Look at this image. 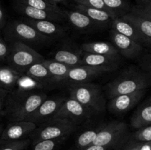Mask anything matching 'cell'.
I'll list each match as a JSON object with an SVG mask.
<instances>
[{
  "label": "cell",
  "instance_id": "6da1fadb",
  "mask_svg": "<svg viewBox=\"0 0 151 150\" xmlns=\"http://www.w3.org/2000/svg\"><path fill=\"white\" fill-rule=\"evenodd\" d=\"M151 85V77L147 74L136 69H128L106 85L109 99L122 94L146 90Z\"/></svg>",
  "mask_w": 151,
  "mask_h": 150
},
{
  "label": "cell",
  "instance_id": "7a4b0ae2",
  "mask_svg": "<svg viewBox=\"0 0 151 150\" xmlns=\"http://www.w3.org/2000/svg\"><path fill=\"white\" fill-rule=\"evenodd\" d=\"M47 98V94L44 91H33L16 96L8 94L4 113L10 121L27 120Z\"/></svg>",
  "mask_w": 151,
  "mask_h": 150
},
{
  "label": "cell",
  "instance_id": "3957f363",
  "mask_svg": "<svg viewBox=\"0 0 151 150\" xmlns=\"http://www.w3.org/2000/svg\"><path fill=\"white\" fill-rule=\"evenodd\" d=\"M69 96L72 97L91 113H101L106 110V102L100 86L90 82L69 84Z\"/></svg>",
  "mask_w": 151,
  "mask_h": 150
},
{
  "label": "cell",
  "instance_id": "277c9868",
  "mask_svg": "<svg viewBox=\"0 0 151 150\" xmlns=\"http://www.w3.org/2000/svg\"><path fill=\"white\" fill-rule=\"evenodd\" d=\"M3 29L6 39L11 41V43L21 42L29 46H32V45L38 46L52 41V39L39 33L22 19L7 23Z\"/></svg>",
  "mask_w": 151,
  "mask_h": 150
},
{
  "label": "cell",
  "instance_id": "5b68a950",
  "mask_svg": "<svg viewBox=\"0 0 151 150\" xmlns=\"http://www.w3.org/2000/svg\"><path fill=\"white\" fill-rule=\"evenodd\" d=\"M76 129V124L62 118H52L40 124L29 136L32 143L41 140L68 138Z\"/></svg>",
  "mask_w": 151,
  "mask_h": 150
},
{
  "label": "cell",
  "instance_id": "8992f818",
  "mask_svg": "<svg viewBox=\"0 0 151 150\" xmlns=\"http://www.w3.org/2000/svg\"><path fill=\"white\" fill-rule=\"evenodd\" d=\"M44 59V56L32 46L21 42H12L6 63L17 71L24 73L29 66Z\"/></svg>",
  "mask_w": 151,
  "mask_h": 150
},
{
  "label": "cell",
  "instance_id": "52a82bcc",
  "mask_svg": "<svg viewBox=\"0 0 151 150\" xmlns=\"http://www.w3.org/2000/svg\"><path fill=\"white\" fill-rule=\"evenodd\" d=\"M127 135L128 126L125 122L111 121L102 125L93 144L111 149L121 147L126 141Z\"/></svg>",
  "mask_w": 151,
  "mask_h": 150
},
{
  "label": "cell",
  "instance_id": "ba28073f",
  "mask_svg": "<svg viewBox=\"0 0 151 150\" xmlns=\"http://www.w3.org/2000/svg\"><path fill=\"white\" fill-rule=\"evenodd\" d=\"M93 113L72 97L65 98L52 118H62L73 123L81 122L91 117Z\"/></svg>",
  "mask_w": 151,
  "mask_h": 150
},
{
  "label": "cell",
  "instance_id": "9c48e42d",
  "mask_svg": "<svg viewBox=\"0 0 151 150\" xmlns=\"http://www.w3.org/2000/svg\"><path fill=\"white\" fill-rule=\"evenodd\" d=\"M122 17L129 21L136 26L142 38L144 46L151 49V18L150 16L136 6L131 8L129 13Z\"/></svg>",
  "mask_w": 151,
  "mask_h": 150
},
{
  "label": "cell",
  "instance_id": "30bf717a",
  "mask_svg": "<svg viewBox=\"0 0 151 150\" xmlns=\"http://www.w3.org/2000/svg\"><path fill=\"white\" fill-rule=\"evenodd\" d=\"M112 44L117 49L119 54L127 59L137 58L143 50V46L128 37L117 33L111 29Z\"/></svg>",
  "mask_w": 151,
  "mask_h": 150
},
{
  "label": "cell",
  "instance_id": "8fae6325",
  "mask_svg": "<svg viewBox=\"0 0 151 150\" xmlns=\"http://www.w3.org/2000/svg\"><path fill=\"white\" fill-rule=\"evenodd\" d=\"M37 125L27 120L10 121L3 129L0 141H13L25 139L36 129Z\"/></svg>",
  "mask_w": 151,
  "mask_h": 150
},
{
  "label": "cell",
  "instance_id": "7c38bea8",
  "mask_svg": "<svg viewBox=\"0 0 151 150\" xmlns=\"http://www.w3.org/2000/svg\"><path fill=\"white\" fill-rule=\"evenodd\" d=\"M146 93V90L122 94L110 99L108 104V109L114 114H122L132 109L142 99Z\"/></svg>",
  "mask_w": 151,
  "mask_h": 150
},
{
  "label": "cell",
  "instance_id": "4fadbf2b",
  "mask_svg": "<svg viewBox=\"0 0 151 150\" xmlns=\"http://www.w3.org/2000/svg\"><path fill=\"white\" fill-rule=\"evenodd\" d=\"M64 99V97L60 96L47 98L27 121L32 122L36 125L41 124L54 116Z\"/></svg>",
  "mask_w": 151,
  "mask_h": 150
},
{
  "label": "cell",
  "instance_id": "5bb4252c",
  "mask_svg": "<svg viewBox=\"0 0 151 150\" xmlns=\"http://www.w3.org/2000/svg\"><path fill=\"white\" fill-rule=\"evenodd\" d=\"M110 72L103 68L92 67L88 66H79L71 68L68 71L63 83L69 85L74 83H82L89 82L102 74Z\"/></svg>",
  "mask_w": 151,
  "mask_h": 150
},
{
  "label": "cell",
  "instance_id": "9a60e30c",
  "mask_svg": "<svg viewBox=\"0 0 151 150\" xmlns=\"http://www.w3.org/2000/svg\"><path fill=\"white\" fill-rule=\"evenodd\" d=\"M22 20L32 26L39 33L50 39L59 38L63 37L66 34V27L58 23V21L49 20H34V19L22 18Z\"/></svg>",
  "mask_w": 151,
  "mask_h": 150
},
{
  "label": "cell",
  "instance_id": "2e32d148",
  "mask_svg": "<svg viewBox=\"0 0 151 150\" xmlns=\"http://www.w3.org/2000/svg\"><path fill=\"white\" fill-rule=\"evenodd\" d=\"M47 89H52L47 84L38 80L24 73H22L16 81L13 89L9 92V95L16 96L33 91H44Z\"/></svg>",
  "mask_w": 151,
  "mask_h": 150
},
{
  "label": "cell",
  "instance_id": "e0dca14e",
  "mask_svg": "<svg viewBox=\"0 0 151 150\" xmlns=\"http://www.w3.org/2000/svg\"><path fill=\"white\" fill-rule=\"evenodd\" d=\"M14 9L24 18L34 20H49L60 22L65 19L63 15L60 13L40 10L17 1H14Z\"/></svg>",
  "mask_w": 151,
  "mask_h": 150
},
{
  "label": "cell",
  "instance_id": "ac0fdd59",
  "mask_svg": "<svg viewBox=\"0 0 151 150\" xmlns=\"http://www.w3.org/2000/svg\"><path fill=\"white\" fill-rule=\"evenodd\" d=\"M119 63V57L83 52L81 66L103 68V69H108L109 71H113L117 69Z\"/></svg>",
  "mask_w": 151,
  "mask_h": 150
},
{
  "label": "cell",
  "instance_id": "d6986e66",
  "mask_svg": "<svg viewBox=\"0 0 151 150\" xmlns=\"http://www.w3.org/2000/svg\"><path fill=\"white\" fill-rule=\"evenodd\" d=\"M64 19L78 30L81 32H93L100 27L86 15L78 10H63Z\"/></svg>",
  "mask_w": 151,
  "mask_h": 150
},
{
  "label": "cell",
  "instance_id": "ffe728a7",
  "mask_svg": "<svg viewBox=\"0 0 151 150\" xmlns=\"http://www.w3.org/2000/svg\"><path fill=\"white\" fill-rule=\"evenodd\" d=\"M83 51L72 46H65L52 53V59L71 67L81 66Z\"/></svg>",
  "mask_w": 151,
  "mask_h": 150
},
{
  "label": "cell",
  "instance_id": "44dd1931",
  "mask_svg": "<svg viewBox=\"0 0 151 150\" xmlns=\"http://www.w3.org/2000/svg\"><path fill=\"white\" fill-rule=\"evenodd\" d=\"M75 9L86 15L91 20L99 25L100 27L111 26L114 19L117 18L113 13L106 11V10L94 8V7H86V6L81 5V4H77L75 7Z\"/></svg>",
  "mask_w": 151,
  "mask_h": 150
},
{
  "label": "cell",
  "instance_id": "7402d4cb",
  "mask_svg": "<svg viewBox=\"0 0 151 150\" xmlns=\"http://www.w3.org/2000/svg\"><path fill=\"white\" fill-rule=\"evenodd\" d=\"M111 30L128 37L137 42L141 44L144 46L142 38L136 26L129 21L124 19L123 17L116 18L115 19H114L111 24Z\"/></svg>",
  "mask_w": 151,
  "mask_h": 150
},
{
  "label": "cell",
  "instance_id": "603a6c76",
  "mask_svg": "<svg viewBox=\"0 0 151 150\" xmlns=\"http://www.w3.org/2000/svg\"><path fill=\"white\" fill-rule=\"evenodd\" d=\"M24 74L47 84L52 88H55V87L58 86L60 85L55 79V78L50 74V73L47 70V67L44 66V63H42V61L35 63L32 64V66H29L25 71Z\"/></svg>",
  "mask_w": 151,
  "mask_h": 150
},
{
  "label": "cell",
  "instance_id": "cb8c5ba5",
  "mask_svg": "<svg viewBox=\"0 0 151 150\" xmlns=\"http://www.w3.org/2000/svg\"><path fill=\"white\" fill-rule=\"evenodd\" d=\"M83 52L92 53V54H102V55L119 57L117 49L115 48L112 43L106 41H95L83 44L81 46Z\"/></svg>",
  "mask_w": 151,
  "mask_h": 150
},
{
  "label": "cell",
  "instance_id": "d4e9b609",
  "mask_svg": "<svg viewBox=\"0 0 151 150\" xmlns=\"http://www.w3.org/2000/svg\"><path fill=\"white\" fill-rule=\"evenodd\" d=\"M151 124V101L148 100L138 107L131 119L132 128L139 129Z\"/></svg>",
  "mask_w": 151,
  "mask_h": 150
},
{
  "label": "cell",
  "instance_id": "484cf974",
  "mask_svg": "<svg viewBox=\"0 0 151 150\" xmlns=\"http://www.w3.org/2000/svg\"><path fill=\"white\" fill-rule=\"evenodd\" d=\"M21 74V72L17 71L8 65L0 63V88L10 92Z\"/></svg>",
  "mask_w": 151,
  "mask_h": 150
},
{
  "label": "cell",
  "instance_id": "4316f807",
  "mask_svg": "<svg viewBox=\"0 0 151 150\" xmlns=\"http://www.w3.org/2000/svg\"><path fill=\"white\" fill-rule=\"evenodd\" d=\"M42 63L47 67V70L49 71L50 74L55 78V79L59 84H63L68 71L70 70L71 68H72L71 66L63 64L60 62L55 61L54 60H46V59H44Z\"/></svg>",
  "mask_w": 151,
  "mask_h": 150
},
{
  "label": "cell",
  "instance_id": "83f0119b",
  "mask_svg": "<svg viewBox=\"0 0 151 150\" xmlns=\"http://www.w3.org/2000/svg\"><path fill=\"white\" fill-rule=\"evenodd\" d=\"M109 11L117 18L122 17L131 10L129 0H103Z\"/></svg>",
  "mask_w": 151,
  "mask_h": 150
},
{
  "label": "cell",
  "instance_id": "f1b7e54d",
  "mask_svg": "<svg viewBox=\"0 0 151 150\" xmlns=\"http://www.w3.org/2000/svg\"><path fill=\"white\" fill-rule=\"evenodd\" d=\"M101 126L102 125H100L94 129H88V130L81 132L77 138L76 143H75L76 149H84L92 145L97 138Z\"/></svg>",
  "mask_w": 151,
  "mask_h": 150
},
{
  "label": "cell",
  "instance_id": "f546056e",
  "mask_svg": "<svg viewBox=\"0 0 151 150\" xmlns=\"http://www.w3.org/2000/svg\"><path fill=\"white\" fill-rule=\"evenodd\" d=\"M15 1L22 3V4H26L29 7H35V8L40 9V10L54 12V13H60V14L63 15V9H62L59 6L50 4L45 0H15Z\"/></svg>",
  "mask_w": 151,
  "mask_h": 150
},
{
  "label": "cell",
  "instance_id": "4dcf8cb0",
  "mask_svg": "<svg viewBox=\"0 0 151 150\" xmlns=\"http://www.w3.org/2000/svg\"><path fill=\"white\" fill-rule=\"evenodd\" d=\"M67 138L58 139L41 140L32 144V150H55L59 145L63 144Z\"/></svg>",
  "mask_w": 151,
  "mask_h": 150
},
{
  "label": "cell",
  "instance_id": "1f68e13d",
  "mask_svg": "<svg viewBox=\"0 0 151 150\" xmlns=\"http://www.w3.org/2000/svg\"><path fill=\"white\" fill-rule=\"evenodd\" d=\"M30 139L19 140L13 141H0V150H25L30 144Z\"/></svg>",
  "mask_w": 151,
  "mask_h": 150
},
{
  "label": "cell",
  "instance_id": "d6a6232c",
  "mask_svg": "<svg viewBox=\"0 0 151 150\" xmlns=\"http://www.w3.org/2000/svg\"><path fill=\"white\" fill-rule=\"evenodd\" d=\"M133 140L139 142L151 141V124L137 129L133 135Z\"/></svg>",
  "mask_w": 151,
  "mask_h": 150
},
{
  "label": "cell",
  "instance_id": "836d02e7",
  "mask_svg": "<svg viewBox=\"0 0 151 150\" xmlns=\"http://www.w3.org/2000/svg\"><path fill=\"white\" fill-rule=\"evenodd\" d=\"M74 1H75V2L77 4H81V5L86 6V7L101 9V10H106V11H109L110 12V13H111V12L109 11V10H108L107 7H106L103 0H74Z\"/></svg>",
  "mask_w": 151,
  "mask_h": 150
},
{
  "label": "cell",
  "instance_id": "e575fe53",
  "mask_svg": "<svg viewBox=\"0 0 151 150\" xmlns=\"http://www.w3.org/2000/svg\"><path fill=\"white\" fill-rule=\"evenodd\" d=\"M10 51V45L0 36V62H6Z\"/></svg>",
  "mask_w": 151,
  "mask_h": 150
},
{
  "label": "cell",
  "instance_id": "d590c367",
  "mask_svg": "<svg viewBox=\"0 0 151 150\" xmlns=\"http://www.w3.org/2000/svg\"><path fill=\"white\" fill-rule=\"evenodd\" d=\"M9 91L0 88V116L3 114L5 108L6 101L8 96Z\"/></svg>",
  "mask_w": 151,
  "mask_h": 150
},
{
  "label": "cell",
  "instance_id": "8d00e7d4",
  "mask_svg": "<svg viewBox=\"0 0 151 150\" xmlns=\"http://www.w3.org/2000/svg\"><path fill=\"white\" fill-rule=\"evenodd\" d=\"M141 144L142 142L132 140V141H129L126 144L123 145V146H121L120 150H139Z\"/></svg>",
  "mask_w": 151,
  "mask_h": 150
},
{
  "label": "cell",
  "instance_id": "74e56055",
  "mask_svg": "<svg viewBox=\"0 0 151 150\" xmlns=\"http://www.w3.org/2000/svg\"><path fill=\"white\" fill-rule=\"evenodd\" d=\"M137 7L151 18V0H146L144 2L139 3Z\"/></svg>",
  "mask_w": 151,
  "mask_h": 150
},
{
  "label": "cell",
  "instance_id": "f35d334b",
  "mask_svg": "<svg viewBox=\"0 0 151 150\" xmlns=\"http://www.w3.org/2000/svg\"><path fill=\"white\" fill-rule=\"evenodd\" d=\"M142 66L147 74L151 77V56H147L142 62Z\"/></svg>",
  "mask_w": 151,
  "mask_h": 150
},
{
  "label": "cell",
  "instance_id": "ab89813d",
  "mask_svg": "<svg viewBox=\"0 0 151 150\" xmlns=\"http://www.w3.org/2000/svg\"><path fill=\"white\" fill-rule=\"evenodd\" d=\"M7 14H6L4 8H3L1 3H0V29H2L5 26V25L7 24Z\"/></svg>",
  "mask_w": 151,
  "mask_h": 150
},
{
  "label": "cell",
  "instance_id": "60d3db41",
  "mask_svg": "<svg viewBox=\"0 0 151 150\" xmlns=\"http://www.w3.org/2000/svg\"><path fill=\"white\" fill-rule=\"evenodd\" d=\"M111 148L109 146H99V145H91L89 146H87L84 149H76V150H111Z\"/></svg>",
  "mask_w": 151,
  "mask_h": 150
},
{
  "label": "cell",
  "instance_id": "b9f144b4",
  "mask_svg": "<svg viewBox=\"0 0 151 150\" xmlns=\"http://www.w3.org/2000/svg\"><path fill=\"white\" fill-rule=\"evenodd\" d=\"M45 1L50 4L57 6H59V4H66L68 2L67 0H45Z\"/></svg>",
  "mask_w": 151,
  "mask_h": 150
},
{
  "label": "cell",
  "instance_id": "7bdbcfd3",
  "mask_svg": "<svg viewBox=\"0 0 151 150\" xmlns=\"http://www.w3.org/2000/svg\"><path fill=\"white\" fill-rule=\"evenodd\" d=\"M139 150H151V141L142 142Z\"/></svg>",
  "mask_w": 151,
  "mask_h": 150
},
{
  "label": "cell",
  "instance_id": "ee69618b",
  "mask_svg": "<svg viewBox=\"0 0 151 150\" xmlns=\"http://www.w3.org/2000/svg\"><path fill=\"white\" fill-rule=\"evenodd\" d=\"M3 131V127L1 124H0V138H1V132Z\"/></svg>",
  "mask_w": 151,
  "mask_h": 150
},
{
  "label": "cell",
  "instance_id": "f6af8a7d",
  "mask_svg": "<svg viewBox=\"0 0 151 150\" xmlns=\"http://www.w3.org/2000/svg\"><path fill=\"white\" fill-rule=\"evenodd\" d=\"M137 1H139V3H142V2H144V1H146V0H137Z\"/></svg>",
  "mask_w": 151,
  "mask_h": 150
},
{
  "label": "cell",
  "instance_id": "bcb514c9",
  "mask_svg": "<svg viewBox=\"0 0 151 150\" xmlns=\"http://www.w3.org/2000/svg\"><path fill=\"white\" fill-rule=\"evenodd\" d=\"M0 36H1V29H0Z\"/></svg>",
  "mask_w": 151,
  "mask_h": 150
},
{
  "label": "cell",
  "instance_id": "7dc6e473",
  "mask_svg": "<svg viewBox=\"0 0 151 150\" xmlns=\"http://www.w3.org/2000/svg\"><path fill=\"white\" fill-rule=\"evenodd\" d=\"M149 100H150V101H151V96H150V98L149 99Z\"/></svg>",
  "mask_w": 151,
  "mask_h": 150
}]
</instances>
